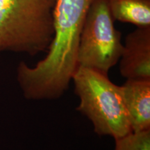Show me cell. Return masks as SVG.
I'll return each mask as SVG.
<instances>
[{
  "label": "cell",
  "mask_w": 150,
  "mask_h": 150,
  "mask_svg": "<svg viewBox=\"0 0 150 150\" xmlns=\"http://www.w3.org/2000/svg\"><path fill=\"white\" fill-rule=\"evenodd\" d=\"M94 0H56L54 34L44 59L34 67L22 61L17 80L24 97L31 100L59 99L77 69V52L84 19Z\"/></svg>",
  "instance_id": "obj_1"
},
{
  "label": "cell",
  "mask_w": 150,
  "mask_h": 150,
  "mask_svg": "<svg viewBox=\"0 0 150 150\" xmlns=\"http://www.w3.org/2000/svg\"><path fill=\"white\" fill-rule=\"evenodd\" d=\"M56 0H0V52L31 56L48 50Z\"/></svg>",
  "instance_id": "obj_2"
},
{
  "label": "cell",
  "mask_w": 150,
  "mask_h": 150,
  "mask_svg": "<svg viewBox=\"0 0 150 150\" xmlns=\"http://www.w3.org/2000/svg\"><path fill=\"white\" fill-rule=\"evenodd\" d=\"M72 81L79 99L76 110L91 122L95 134L115 140L132 132L120 86L108 75L78 65Z\"/></svg>",
  "instance_id": "obj_3"
},
{
  "label": "cell",
  "mask_w": 150,
  "mask_h": 150,
  "mask_svg": "<svg viewBox=\"0 0 150 150\" xmlns=\"http://www.w3.org/2000/svg\"><path fill=\"white\" fill-rule=\"evenodd\" d=\"M123 47L121 33L114 26L107 0H94L81 31L78 65L108 75L119 62Z\"/></svg>",
  "instance_id": "obj_4"
},
{
  "label": "cell",
  "mask_w": 150,
  "mask_h": 150,
  "mask_svg": "<svg viewBox=\"0 0 150 150\" xmlns=\"http://www.w3.org/2000/svg\"><path fill=\"white\" fill-rule=\"evenodd\" d=\"M120 59V74L127 79H150V26L127 35Z\"/></svg>",
  "instance_id": "obj_5"
},
{
  "label": "cell",
  "mask_w": 150,
  "mask_h": 150,
  "mask_svg": "<svg viewBox=\"0 0 150 150\" xmlns=\"http://www.w3.org/2000/svg\"><path fill=\"white\" fill-rule=\"evenodd\" d=\"M120 88L132 132L150 130V79H127Z\"/></svg>",
  "instance_id": "obj_6"
},
{
  "label": "cell",
  "mask_w": 150,
  "mask_h": 150,
  "mask_svg": "<svg viewBox=\"0 0 150 150\" xmlns=\"http://www.w3.org/2000/svg\"><path fill=\"white\" fill-rule=\"evenodd\" d=\"M114 20L137 27L150 26V0H107Z\"/></svg>",
  "instance_id": "obj_7"
},
{
  "label": "cell",
  "mask_w": 150,
  "mask_h": 150,
  "mask_svg": "<svg viewBox=\"0 0 150 150\" xmlns=\"http://www.w3.org/2000/svg\"><path fill=\"white\" fill-rule=\"evenodd\" d=\"M114 150H150V130L131 132L115 139Z\"/></svg>",
  "instance_id": "obj_8"
}]
</instances>
